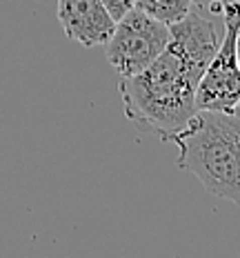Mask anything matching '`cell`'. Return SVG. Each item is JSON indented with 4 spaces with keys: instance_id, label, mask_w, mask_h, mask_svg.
<instances>
[{
    "instance_id": "1",
    "label": "cell",
    "mask_w": 240,
    "mask_h": 258,
    "mask_svg": "<svg viewBox=\"0 0 240 258\" xmlns=\"http://www.w3.org/2000/svg\"><path fill=\"white\" fill-rule=\"evenodd\" d=\"M220 38L216 20L196 9L169 25L165 51L142 72L120 78L127 118L169 141L196 114V89Z\"/></svg>"
},
{
    "instance_id": "2",
    "label": "cell",
    "mask_w": 240,
    "mask_h": 258,
    "mask_svg": "<svg viewBox=\"0 0 240 258\" xmlns=\"http://www.w3.org/2000/svg\"><path fill=\"white\" fill-rule=\"evenodd\" d=\"M167 143L178 147V167L209 194L240 205V120L231 111L196 109Z\"/></svg>"
},
{
    "instance_id": "3",
    "label": "cell",
    "mask_w": 240,
    "mask_h": 258,
    "mask_svg": "<svg viewBox=\"0 0 240 258\" xmlns=\"http://www.w3.org/2000/svg\"><path fill=\"white\" fill-rule=\"evenodd\" d=\"M222 38L196 89V109L231 111L240 100V62L236 38L240 31V0H225L220 7Z\"/></svg>"
},
{
    "instance_id": "4",
    "label": "cell",
    "mask_w": 240,
    "mask_h": 258,
    "mask_svg": "<svg viewBox=\"0 0 240 258\" xmlns=\"http://www.w3.org/2000/svg\"><path fill=\"white\" fill-rule=\"evenodd\" d=\"M169 42V25L131 7L116 20L114 31L105 40V53L109 64L120 78L142 72L165 51Z\"/></svg>"
},
{
    "instance_id": "5",
    "label": "cell",
    "mask_w": 240,
    "mask_h": 258,
    "mask_svg": "<svg viewBox=\"0 0 240 258\" xmlns=\"http://www.w3.org/2000/svg\"><path fill=\"white\" fill-rule=\"evenodd\" d=\"M56 16L67 38L83 47L105 45L116 25L103 0H58Z\"/></svg>"
},
{
    "instance_id": "6",
    "label": "cell",
    "mask_w": 240,
    "mask_h": 258,
    "mask_svg": "<svg viewBox=\"0 0 240 258\" xmlns=\"http://www.w3.org/2000/svg\"><path fill=\"white\" fill-rule=\"evenodd\" d=\"M133 7L160 23L172 25L191 9V0H133Z\"/></svg>"
},
{
    "instance_id": "7",
    "label": "cell",
    "mask_w": 240,
    "mask_h": 258,
    "mask_svg": "<svg viewBox=\"0 0 240 258\" xmlns=\"http://www.w3.org/2000/svg\"><path fill=\"white\" fill-rule=\"evenodd\" d=\"M103 5H105L107 12H109L111 18L118 20L133 7V0H103Z\"/></svg>"
},
{
    "instance_id": "8",
    "label": "cell",
    "mask_w": 240,
    "mask_h": 258,
    "mask_svg": "<svg viewBox=\"0 0 240 258\" xmlns=\"http://www.w3.org/2000/svg\"><path fill=\"white\" fill-rule=\"evenodd\" d=\"M225 0H191L196 9H205V12H211V14H220V7Z\"/></svg>"
},
{
    "instance_id": "9",
    "label": "cell",
    "mask_w": 240,
    "mask_h": 258,
    "mask_svg": "<svg viewBox=\"0 0 240 258\" xmlns=\"http://www.w3.org/2000/svg\"><path fill=\"white\" fill-rule=\"evenodd\" d=\"M231 114H233V116H236L238 120H240V100L236 103V107H233V109H231Z\"/></svg>"
},
{
    "instance_id": "10",
    "label": "cell",
    "mask_w": 240,
    "mask_h": 258,
    "mask_svg": "<svg viewBox=\"0 0 240 258\" xmlns=\"http://www.w3.org/2000/svg\"><path fill=\"white\" fill-rule=\"evenodd\" d=\"M236 53H238V62H240V31H238V38H236Z\"/></svg>"
}]
</instances>
